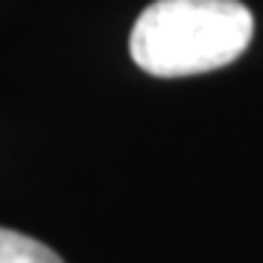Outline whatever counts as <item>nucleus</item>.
Segmentation results:
<instances>
[{"instance_id": "obj_1", "label": "nucleus", "mask_w": 263, "mask_h": 263, "mask_svg": "<svg viewBox=\"0 0 263 263\" xmlns=\"http://www.w3.org/2000/svg\"><path fill=\"white\" fill-rule=\"evenodd\" d=\"M254 15L240 0H155L129 35L135 65L149 76H193L226 67L246 53Z\"/></svg>"}, {"instance_id": "obj_2", "label": "nucleus", "mask_w": 263, "mask_h": 263, "mask_svg": "<svg viewBox=\"0 0 263 263\" xmlns=\"http://www.w3.org/2000/svg\"><path fill=\"white\" fill-rule=\"evenodd\" d=\"M0 263H65L50 246L12 228H0Z\"/></svg>"}]
</instances>
